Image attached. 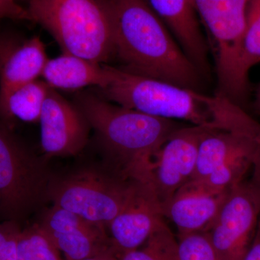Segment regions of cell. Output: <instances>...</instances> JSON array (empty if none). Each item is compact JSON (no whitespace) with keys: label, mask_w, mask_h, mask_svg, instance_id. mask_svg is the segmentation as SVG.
Returning a JSON list of instances; mask_svg holds the SVG:
<instances>
[{"label":"cell","mask_w":260,"mask_h":260,"mask_svg":"<svg viewBox=\"0 0 260 260\" xmlns=\"http://www.w3.org/2000/svg\"><path fill=\"white\" fill-rule=\"evenodd\" d=\"M15 1L18 2L19 4L23 5L25 8V5H26L28 0H15Z\"/></svg>","instance_id":"29"},{"label":"cell","mask_w":260,"mask_h":260,"mask_svg":"<svg viewBox=\"0 0 260 260\" xmlns=\"http://www.w3.org/2000/svg\"><path fill=\"white\" fill-rule=\"evenodd\" d=\"M259 62L260 0H247L242 50V68L244 73L249 77L251 68Z\"/></svg>","instance_id":"21"},{"label":"cell","mask_w":260,"mask_h":260,"mask_svg":"<svg viewBox=\"0 0 260 260\" xmlns=\"http://www.w3.org/2000/svg\"><path fill=\"white\" fill-rule=\"evenodd\" d=\"M180 260H220L206 232L179 236Z\"/></svg>","instance_id":"22"},{"label":"cell","mask_w":260,"mask_h":260,"mask_svg":"<svg viewBox=\"0 0 260 260\" xmlns=\"http://www.w3.org/2000/svg\"><path fill=\"white\" fill-rule=\"evenodd\" d=\"M48 59L39 37L0 29V91L39 79Z\"/></svg>","instance_id":"15"},{"label":"cell","mask_w":260,"mask_h":260,"mask_svg":"<svg viewBox=\"0 0 260 260\" xmlns=\"http://www.w3.org/2000/svg\"><path fill=\"white\" fill-rule=\"evenodd\" d=\"M259 138L234 130L209 129L200 142L191 180L203 181L210 174L223 184L244 180L252 167Z\"/></svg>","instance_id":"8"},{"label":"cell","mask_w":260,"mask_h":260,"mask_svg":"<svg viewBox=\"0 0 260 260\" xmlns=\"http://www.w3.org/2000/svg\"><path fill=\"white\" fill-rule=\"evenodd\" d=\"M41 77L50 88L78 90L88 86L105 88L110 80V64H99L69 53L48 59Z\"/></svg>","instance_id":"17"},{"label":"cell","mask_w":260,"mask_h":260,"mask_svg":"<svg viewBox=\"0 0 260 260\" xmlns=\"http://www.w3.org/2000/svg\"><path fill=\"white\" fill-rule=\"evenodd\" d=\"M83 260H119V258L115 251L110 250Z\"/></svg>","instance_id":"27"},{"label":"cell","mask_w":260,"mask_h":260,"mask_svg":"<svg viewBox=\"0 0 260 260\" xmlns=\"http://www.w3.org/2000/svg\"><path fill=\"white\" fill-rule=\"evenodd\" d=\"M50 88L37 79L0 91V120L13 129L18 121L39 123Z\"/></svg>","instance_id":"18"},{"label":"cell","mask_w":260,"mask_h":260,"mask_svg":"<svg viewBox=\"0 0 260 260\" xmlns=\"http://www.w3.org/2000/svg\"><path fill=\"white\" fill-rule=\"evenodd\" d=\"M21 229L15 221L0 222V260H18L17 244Z\"/></svg>","instance_id":"23"},{"label":"cell","mask_w":260,"mask_h":260,"mask_svg":"<svg viewBox=\"0 0 260 260\" xmlns=\"http://www.w3.org/2000/svg\"><path fill=\"white\" fill-rule=\"evenodd\" d=\"M104 165L55 177L49 200L108 229L140 191L151 184L135 179L107 159Z\"/></svg>","instance_id":"5"},{"label":"cell","mask_w":260,"mask_h":260,"mask_svg":"<svg viewBox=\"0 0 260 260\" xmlns=\"http://www.w3.org/2000/svg\"><path fill=\"white\" fill-rule=\"evenodd\" d=\"M110 72L107 86L94 90L121 107L209 129L246 131L255 124L244 108L227 98L131 74L112 65Z\"/></svg>","instance_id":"1"},{"label":"cell","mask_w":260,"mask_h":260,"mask_svg":"<svg viewBox=\"0 0 260 260\" xmlns=\"http://www.w3.org/2000/svg\"><path fill=\"white\" fill-rule=\"evenodd\" d=\"M4 20L31 21L26 8L15 0H0V22Z\"/></svg>","instance_id":"24"},{"label":"cell","mask_w":260,"mask_h":260,"mask_svg":"<svg viewBox=\"0 0 260 260\" xmlns=\"http://www.w3.org/2000/svg\"><path fill=\"white\" fill-rule=\"evenodd\" d=\"M25 8L63 52L99 64L114 59L112 0H28Z\"/></svg>","instance_id":"4"},{"label":"cell","mask_w":260,"mask_h":260,"mask_svg":"<svg viewBox=\"0 0 260 260\" xmlns=\"http://www.w3.org/2000/svg\"><path fill=\"white\" fill-rule=\"evenodd\" d=\"M112 2L116 68L203 92V77L145 0Z\"/></svg>","instance_id":"2"},{"label":"cell","mask_w":260,"mask_h":260,"mask_svg":"<svg viewBox=\"0 0 260 260\" xmlns=\"http://www.w3.org/2000/svg\"><path fill=\"white\" fill-rule=\"evenodd\" d=\"M251 168L253 170L252 176L250 181H249V184L260 203V143L256 149Z\"/></svg>","instance_id":"25"},{"label":"cell","mask_w":260,"mask_h":260,"mask_svg":"<svg viewBox=\"0 0 260 260\" xmlns=\"http://www.w3.org/2000/svg\"><path fill=\"white\" fill-rule=\"evenodd\" d=\"M260 218V203L249 182L229 191L207 231L220 260H242L254 239Z\"/></svg>","instance_id":"7"},{"label":"cell","mask_w":260,"mask_h":260,"mask_svg":"<svg viewBox=\"0 0 260 260\" xmlns=\"http://www.w3.org/2000/svg\"><path fill=\"white\" fill-rule=\"evenodd\" d=\"M254 106L256 112L260 114V84L259 86H258L257 90H256Z\"/></svg>","instance_id":"28"},{"label":"cell","mask_w":260,"mask_h":260,"mask_svg":"<svg viewBox=\"0 0 260 260\" xmlns=\"http://www.w3.org/2000/svg\"><path fill=\"white\" fill-rule=\"evenodd\" d=\"M54 177L42 158L0 120V219L20 224L49 200Z\"/></svg>","instance_id":"6"},{"label":"cell","mask_w":260,"mask_h":260,"mask_svg":"<svg viewBox=\"0 0 260 260\" xmlns=\"http://www.w3.org/2000/svg\"><path fill=\"white\" fill-rule=\"evenodd\" d=\"M242 260H260V218L254 239Z\"/></svg>","instance_id":"26"},{"label":"cell","mask_w":260,"mask_h":260,"mask_svg":"<svg viewBox=\"0 0 260 260\" xmlns=\"http://www.w3.org/2000/svg\"><path fill=\"white\" fill-rule=\"evenodd\" d=\"M179 44L204 80L211 78L210 48L203 34L194 0H145Z\"/></svg>","instance_id":"13"},{"label":"cell","mask_w":260,"mask_h":260,"mask_svg":"<svg viewBox=\"0 0 260 260\" xmlns=\"http://www.w3.org/2000/svg\"><path fill=\"white\" fill-rule=\"evenodd\" d=\"M17 254L18 260H63L60 251L38 223L20 229Z\"/></svg>","instance_id":"20"},{"label":"cell","mask_w":260,"mask_h":260,"mask_svg":"<svg viewBox=\"0 0 260 260\" xmlns=\"http://www.w3.org/2000/svg\"><path fill=\"white\" fill-rule=\"evenodd\" d=\"M164 219L153 187L145 186L109 224L108 234L118 256L143 245Z\"/></svg>","instance_id":"16"},{"label":"cell","mask_w":260,"mask_h":260,"mask_svg":"<svg viewBox=\"0 0 260 260\" xmlns=\"http://www.w3.org/2000/svg\"><path fill=\"white\" fill-rule=\"evenodd\" d=\"M119 260H180L179 242L162 219L143 245L121 254Z\"/></svg>","instance_id":"19"},{"label":"cell","mask_w":260,"mask_h":260,"mask_svg":"<svg viewBox=\"0 0 260 260\" xmlns=\"http://www.w3.org/2000/svg\"><path fill=\"white\" fill-rule=\"evenodd\" d=\"M229 191H216L203 182L190 180L162 207V217L174 224L179 236L206 232Z\"/></svg>","instance_id":"14"},{"label":"cell","mask_w":260,"mask_h":260,"mask_svg":"<svg viewBox=\"0 0 260 260\" xmlns=\"http://www.w3.org/2000/svg\"><path fill=\"white\" fill-rule=\"evenodd\" d=\"M39 123L45 158L77 155L88 143L91 128L86 118L54 89L49 90Z\"/></svg>","instance_id":"11"},{"label":"cell","mask_w":260,"mask_h":260,"mask_svg":"<svg viewBox=\"0 0 260 260\" xmlns=\"http://www.w3.org/2000/svg\"><path fill=\"white\" fill-rule=\"evenodd\" d=\"M74 98L73 103L95 132L106 159L135 179L151 183L154 157L184 124L117 105L95 90L78 92Z\"/></svg>","instance_id":"3"},{"label":"cell","mask_w":260,"mask_h":260,"mask_svg":"<svg viewBox=\"0 0 260 260\" xmlns=\"http://www.w3.org/2000/svg\"><path fill=\"white\" fill-rule=\"evenodd\" d=\"M208 129L186 124L169 138L154 157L151 184L160 208L176 191L191 180L200 142Z\"/></svg>","instance_id":"10"},{"label":"cell","mask_w":260,"mask_h":260,"mask_svg":"<svg viewBox=\"0 0 260 260\" xmlns=\"http://www.w3.org/2000/svg\"><path fill=\"white\" fill-rule=\"evenodd\" d=\"M194 4L215 66L237 68L242 61L247 0H194Z\"/></svg>","instance_id":"9"},{"label":"cell","mask_w":260,"mask_h":260,"mask_svg":"<svg viewBox=\"0 0 260 260\" xmlns=\"http://www.w3.org/2000/svg\"><path fill=\"white\" fill-rule=\"evenodd\" d=\"M38 224L66 260H83L114 251L106 228L57 205L46 210Z\"/></svg>","instance_id":"12"}]
</instances>
